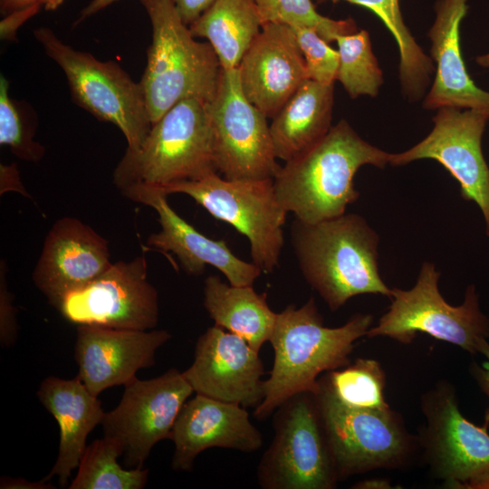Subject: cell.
I'll use <instances>...</instances> for the list:
<instances>
[{
    "mask_svg": "<svg viewBox=\"0 0 489 489\" xmlns=\"http://www.w3.org/2000/svg\"><path fill=\"white\" fill-rule=\"evenodd\" d=\"M372 322L371 314L357 313L340 327H326L312 297L300 308L291 304L277 313L269 340L273 363L264 380V397L254 408V417H268L296 394H316L320 376L350 363L354 343L367 335Z\"/></svg>",
    "mask_w": 489,
    "mask_h": 489,
    "instance_id": "obj_1",
    "label": "cell"
},
{
    "mask_svg": "<svg viewBox=\"0 0 489 489\" xmlns=\"http://www.w3.org/2000/svg\"><path fill=\"white\" fill-rule=\"evenodd\" d=\"M391 154L362 139L342 120L317 143L286 161L273 177L277 199L297 220L315 224L346 213L360 192L354 176L360 168H383Z\"/></svg>",
    "mask_w": 489,
    "mask_h": 489,
    "instance_id": "obj_2",
    "label": "cell"
},
{
    "mask_svg": "<svg viewBox=\"0 0 489 489\" xmlns=\"http://www.w3.org/2000/svg\"><path fill=\"white\" fill-rule=\"evenodd\" d=\"M291 240L300 270L331 312L366 293L390 299L379 271L378 233L352 213L307 224L295 219Z\"/></svg>",
    "mask_w": 489,
    "mask_h": 489,
    "instance_id": "obj_3",
    "label": "cell"
},
{
    "mask_svg": "<svg viewBox=\"0 0 489 489\" xmlns=\"http://www.w3.org/2000/svg\"><path fill=\"white\" fill-rule=\"evenodd\" d=\"M140 3L151 23L152 42L139 84L153 124L182 100L211 101L222 68L212 45L195 40L173 0Z\"/></svg>",
    "mask_w": 489,
    "mask_h": 489,
    "instance_id": "obj_4",
    "label": "cell"
},
{
    "mask_svg": "<svg viewBox=\"0 0 489 489\" xmlns=\"http://www.w3.org/2000/svg\"><path fill=\"white\" fill-rule=\"evenodd\" d=\"M218 173L215 164L208 102L185 99L152 124L141 147L127 150L114 169L121 191L136 186L159 187Z\"/></svg>",
    "mask_w": 489,
    "mask_h": 489,
    "instance_id": "obj_5",
    "label": "cell"
},
{
    "mask_svg": "<svg viewBox=\"0 0 489 489\" xmlns=\"http://www.w3.org/2000/svg\"><path fill=\"white\" fill-rule=\"evenodd\" d=\"M440 275L433 263L424 262L411 289H391V304L366 336L408 344L417 333H426L473 355L480 353L488 341L489 317L482 312L475 285L469 284L463 302L453 306L439 292Z\"/></svg>",
    "mask_w": 489,
    "mask_h": 489,
    "instance_id": "obj_6",
    "label": "cell"
},
{
    "mask_svg": "<svg viewBox=\"0 0 489 489\" xmlns=\"http://www.w3.org/2000/svg\"><path fill=\"white\" fill-rule=\"evenodd\" d=\"M34 35L64 72L74 102L96 119L120 129L127 150L139 149L152 126L139 82L114 62H101L74 50L47 27L34 30Z\"/></svg>",
    "mask_w": 489,
    "mask_h": 489,
    "instance_id": "obj_7",
    "label": "cell"
},
{
    "mask_svg": "<svg viewBox=\"0 0 489 489\" xmlns=\"http://www.w3.org/2000/svg\"><path fill=\"white\" fill-rule=\"evenodd\" d=\"M315 394L339 480L379 468H399L410 460L415 437L400 416L386 408H353L320 383Z\"/></svg>",
    "mask_w": 489,
    "mask_h": 489,
    "instance_id": "obj_8",
    "label": "cell"
},
{
    "mask_svg": "<svg viewBox=\"0 0 489 489\" xmlns=\"http://www.w3.org/2000/svg\"><path fill=\"white\" fill-rule=\"evenodd\" d=\"M155 188L167 196L187 195L212 216L233 225L248 239L252 261L263 273L278 266L287 212L277 199L273 178L230 180L213 173Z\"/></svg>",
    "mask_w": 489,
    "mask_h": 489,
    "instance_id": "obj_9",
    "label": "cell"
},
{
    "mask_svg": "<svg viewBox=\"0 0 489 489\" xmlns=\"http://www.w3.org/2000/svg\"><path fill=\"white\" fill-rule=\"evenodd\" d=\"M274 436L257 466L264 489H332L339 481L314 393L296 394L274 411Z\"/></svg>",
    "mask_w": 489,
    "mask_h": 489,
    "instance_id": "obj_10",
    "label": "cell"
},
{
    "mask_svg": "<svg viewBox=\"0 0 489 489\" xmlns=\"http://www.w3.org/2000/svg\"><path fill=\"white\" fill-rule=\"evenodd\" d=\"M208 110L217 172L230 180L273 178L281 166L267 117L246 99L237 68L221 69Z\"/></svg>",
    "mask_w": 489,
    "mask_h": 489,
    "instance_id": "obj_11",
    "label": "cell"
},
{
    "mask_svg": "<svg viewBox=\"0 0 489 489\" xmlns=\"http://www.w3.org/2000/svg\"><path fill=\"white\" fill-rule=\"evenodd\" d=\"M119 405L105 413L103 436L122 448L129 468L142 467L153 446L170 439L176 419L191 394L190 384L177 369L150 379L126 384Z\"/></svg>",
    "mask_w": 489,
    "mask_h": 489,
    "instance_id": "obj_12",
    "label": "cell"
},
{
    "mask_svg": "<svg viewBox=\"0 0 489 489\" xmlns=\"http://www.w3.org/2000/svg\"><path fill=\"white\" fill-rule=\"evenodd\" d=\"M57 310L77 325L152 330L158 321V294L148 280L145 256L112 264L97 279L65 296Z\"/></svg>",
    "mask_w": 489,
    "mask_h": 489,
    "instance_id": "obj_13",
    "label": "cell"
},
{
    "mask_svg": "<svg viewBox=\"0 0 489 489\" xmlns=\"http://www.w3.org/2000/svg\"><path fill=\"white\" fill-rule=\"evenodd\" d=\"M488 120L489 114L481 110L440 108L433 118L431 132L409 149L391 154L389 164L436 160L458 181L462 198L478 206L489 236V167L482 151Z\"/></svg>",
    "mask_w": 489,
    "mask_h": 489,
    "instance_id": "obj_14",
    "label": "cell"
},
{
    "mask_svg": "<svg viewBox=\"0 0 489 489\" xmlns=\"http://www.w3.org/2000/svg\"><path fill=\"white\" fill-rule=\"evenodd\" d=\"M426 425L420 446L433 475L446 488L457 487L489 469V433L465 418L454 388L436 384L421 398Z\"/></svg>",
    "mask_w": 489,
    "mask_h": 489,
    "instance_id": "obj_15",
    "label": "cell"
},
{
    "mask_svg": "<svg viewBox=\"0 0 489 489\" xmlns=\"http://www.w3.org/2000/svg\"><path fill=\"white\" fill-rule=\"evenodd\" d=\"M194 392L256 408L264 397V369L259 351L242 337L214 325L199 336L194 360L182 371Z\"/></svg>",
    "mask_w": 489,
    "mask_h": 489,
    "instance_id": "obj_16",
    "label": "cell"
},
{
    "mask_svg": "<svg viewBox=\"0 0 489 489\" xmlns=\"http://www.w3.org/2000/svg\"><path fill=\"white\" fill-rule=\"evenodd\" d=\"M111 264L107 240L82 221L64 216L45 237L33 281L57 308L65 296L97 279Z\"/></svg>",
    "mask_w": 489,
    "mask_h": 489,
    "instance_id": "obj_17",
    "label": "cell"
},
{
    "mask_svg": "<svg viewBox=\"0 0 489 489\" xmlns=\"http://www.w3.org/2000/svg\"><path fill=\"white\" fill-rule=\"evenodd\" d=\"M166 330H119L78 325L74 358L77 377L94 396L126 385L141 369L153 366L156 351L171 339Z\"/></svg>",
    "mask_w": 489,
    "mask_h": 489,
    "instance_id": "obj_18",
    "label": "cell"
},
{
    "mask_svg": "<svg viewBox=\"0 0 489 489\" xmlns=\"http://www.w3.org/2000/svg\"><path fill=\"white\" fill-rule=\"evenodd\" d=\"M122 194L133 202L152 207L158 215L160 230L150 235L147 245L175 254L183 270L201 275L206 265L216 267L235 286L253 285L263 271L253 262L235 256L224 240L211 239L179 216L168 205L167 195L149 186L129 187Z\"/></svg>",
    "mask_w": 489,
    "mask_h": 489,
    "instance_id": "obj_19",
    "label": "cell"
},
{
    "mask_svg": "<svg viewBox=\"0 0 489 489\" xmlns=\"http://www.w3.org/2000/svg\"><path fill=\"white\" fill-rule=\"evenodd\" d=\"M237 69L246 99L267 118H273L308 80L292 27L279 23L263 24Z\"/></svg>",
    "mask_w": 489,
    "mask_h": 489,
    "instance_id": "obj_20",
    "label": "cell"
},
{
    "mask_svg": "<svg viewBox=\"0 0 489 489\" xmlns=\"http://www.w3.org/2000/svg\"><path fill=\"white\" fill-rule=\"evenodd\" d=\"M175 471H191L203 451L220 447L252 453L263 446L261 432L245 408L197 394L182 407L171 431Z\"/></svg>",
    "mask_w": 489,
    "mask_h": 489,
    "instance_id": "obj_21",
    "label": "cell"
},
{
    "mask_svg": "<svg viewBox=\"0 0 489 489\" xmlns=\"http://www.w3.org/2000/svg\"><path fill=\"white\" fill-rule=\"evenodd\" d=\"M466 1L438 0L436 4V19L428 36L436 72L424 107L469 109L489 114V91L475 85L461 54L459 28L467 11Z\"/></svg>",
    "mask_w": 489,
    "mask_h": 489,
    "instance_id": "obj_22",
    "label": "cell"
},
{
    "mask_svg": "<svg viewBox=\"0 0 489 489\" xmlns=\"http://www.w3.org/2000/svg\"><path fill=\"white\" fill-rule=\"evenodd\" d=\"M37 397L60 429L57 459L43 480L47 482L56 475L59 485L63 488L80 464L88 435L101 424L105 412L98 397L92 395L77 376L72 379L45 378Z\"/></svg>",
    "mask_w": 489,
    "mask_h": 489,
    "instance_id": "obj_23",
    "label": "cell"
},
{
    "mask_svg": "<svg viewBox=\"0 0 489 489\" xmlns=\"http://www.w3.org/2000/svg\"><path fill=\"white\" fill-rule=\"evenodd\" d=\"M333 84L306 80L273 118L270 133L277 158L289 161L331 129Z\"/></svg>",
    "mask_w": 489,
    "mask_h": 489,
    "instance_id": "obj_24",
    "label": "cell"
},
{
    "mask_svg": "<svg viewBox=\"0 0 489 489\" xmlns=\"http://www.w3.org/2000/svg\"><path fill=\"white\" fill-rule=\"evenodd\" d=\"M204 306L217 325L244 339L259 351L269 341L277 313L266 301V293H257L253 285L235 286L221 281L217 275L205 280Z\"/></svg>",
    "mask_w": 489,
    "mask_h": 489,
    "instance_id": "obj_25",
    "label": "cell"
},
{
    "mask_svg": "<svg viewBox=\"0 0 489 489\" xmlns=\"http://www.w3.org/2000/svg\"><path fill=\"white\" fill-rule=\"evenodd\" d=\"M263 26L251 0H216L189 25L195 37L207 39L221 68L236 69Z\"/></svg>",
    "mask_w": 489,
    "mask_h": 489,
    "instance_id": "obj_26",
    "label": "cell"
},
{
    "mask_svg": "<svg viewBox=\"0 0 489 489\" xmlns=\"http://www.w3.org/2000/svg\"><path fill=\"white\" fill-rule=\"evenodd\" d=\"M332 1L339 0H321ZM373 12L394 36L399 51V78L402 89L411 100L420 98L430 81L433 63L416 43L406 26L399 0H344Z\"/></svg>",
    "mask_w": 489,
    "mask_h": 489,
    "instance_id": "obj_27",
    "label": "cell"
},
{
    "mask_svg": "<svg viewBox=\"0 0 489 489\" xmlns=\"http://www.w3.org/2000/svg\"><path fill=\"white\" fill-rule=\"evenodd\" d=\"M122 448L111 438L103 436L88 445L69 489H141L149 470L142 467L124 469L118 463Z\"/></svg>",
    "mask_w": 489,
    "mask_h": 489,
    "instance_id": "obj_28",
    "label": "cell"
},
{
    "mask_svg": "<svg viewBox=\"0 0 489 489\" xmlns=\"http://www.w3.org/2000/svg\"><path fill=\"white\" fill-rule=\"evenodd\" d=\"M319 381L342 405L353 408H386L385 372L371 359H357L353 363L326 372Z\"/></svg>",
    "mask_w": 489,
    "mask_h": 489,
    "instance_id": "obj_29",
    "label": "cell"
},
{
    "mask_svg": "<svg viewBox=\"0 0 489 489\" xmlns=\"http://www.w3.org/2000/svg\"><path fill=\"white\" fill-rule=\"evenodd\" d=\"M335 42L339 53L336 80L352 99L360 95L377 96L383 75L372 53L369 33L361 30L338 35Z\"/></svg>",
    "mask_w": 489,
    "mask_h": 489,
    "instance_id": "obj_30",
    "label": "cell"
},
{
    "mask_svg": "<svg viewBox=\"0 0 489 489\" xmlns=\"http://www.w3.org/2000/svg\"><path fill=\"white\" fill-rule=\"evenodd\" d=\"M255 5L263 24L279 23L290 26L302 25L313 29L326 42L335 41L338 35L357 32L352 19L333 20L320 14L312 0H251Z\"/></svg>",
    "mask_w": 489,
    "mask_h": 489,
    "instance_id": "obj_31",
    "label": "cell"
},
{
    "mask_svg": "<svg viewBox=\"0 0 489 489\" xmlns=\"http://www.w3.org/2000/svg\"><path fill=\"white\" fill-rule=\"evenodd\" d=\"M9 82L0 77V144L7 146L17 158L26 161H39L44 147L34 140L35 126L25 106L9 96Z\"/></svg>",
    "mask_w": 489,
    "mask_h": 489,
    "instance_id": "obj_32",
    "label": "cell"
},
{
    "mask_svg": "<svg viewBox=\"0 0 489 489\" xmlns=\"http://www.w3.org/2000/svg\"><path fill=\"white\" fill-rule=\"evenodd\" d=\"M303 55L308 79L331 85L336 80L339 53L312 28L291 26Z\"/></svg>",
    "mask_w": 489,
    "mask_h": 489,
    "instance_id": "obj_33",
    "label": "cell"
},
{
    "mask_svg": "<svg viewBox=\"0 0 489 489\" xmlns=\"http://www.w3.org/2000/svg\"><path fill=\"white\" fill-rule=\"evenodd\" d=\"M14 296L8 290L6 282V264L1 260L0 264V341L3 347L14 345L17 338L18 326Z\"/></svg>",
    "mask_w": 489,
    "mask_h": 489,
    "instance_id": "obj_34",
    "label": "cell"
},
{
    "mask_svg": "<svg viewBox=\"0 0 489 489\" xmlns=\"http://www.w3.org/2000/svg\"><path fill=\"white\" fill-rule=\"evenodd\" d=\"M43 5H33L28 7L9 13L0 22V37L3 41H15L17 30L35 15Z\"/></svg>",
    "mask_w": 489,
    "mask_h": 489,
    "instance_id": "obj_35",
    "label": "cell"
},
{
    "mask_svg": "<svg viewBox=\"0 0 489 489\" xmlns=\"http://www.w3.org/2000/svg\"><path fill=\"white\" fill-rule=\"evenodd\" d=\"M480 354H482L485 360L482 365L472 363L470 366V373L475 380L477 386L481 391L489 399V342H485L481 349ZM483 427L489 428V405L484 411Z\"/></svg>",
    "mask_w": 489,
    "mask_h": 489,
    "instance_id": "obj_36",
    "label": "cell"
},
{
    "mask_svg": "<svg viewBox=\"0 0 489 489\" xmlns=\"http://www.w3.org/2000/svg\"><path fill=\"white\" fill-rule=\"evenodd\" d=\"M181 19L187 25L194 23L216 0H173Z\"/></svg>",
    "mask_w": 489,
    "mask_h": 489,
    "instance_id": "obj_37",
    "label": "cell"
},
{
    "mask_svg": "<svg viewBox=\"0 0 489 489\" xmlns=\"http://www.w3.org/2000/svg\"><path fill=\"white\" fill-rule=\"evenodd\" d=\"M0 193L16 191L24 197H31L22 184L15 164L0 166Z\"/></svg>",
    "mask_w": 489,
    "mask_h": 489,
    "instance_id": "obj_38",
    "label": "cell"
},
{
    "mask_svg": "<svg viewBox=\"0 0 489 489\" xmlns=\"http://www.w3.org/2000/svg\"><path fill=\"white\" fill-rule=\"evenodd\" d=\"M64 0H0L1 14L5 15L14 11L40 4L47 11H54Z\"/></svg>",
    "mask_w": 489,
    "mask_h": 489,
    "instance_id": "obj_39",
    "label": "cell"
},
{
    "mask_svg": "<svg viewBox=\"0 0 489 489\" xmlns=\"http://www.w3.org/2000/svg\"><path fill=\"white\" fill-rule=\"evenodd\" d=\"M118 0H91L80 13L76 24L99 13Z\"/></svg>",
    "mask_w": 489,
    "mask_h": 489,
    "instance_id": "obj_40",
    "label": "cell"
},
{
    "mask_svg": "<svg viewBox=\"0 0 489 489\" xmlns=\"http://www.w3.org/2000/svg\"><path fill=\"white\" fill-rule=\"evenodd\" d=\"M457 489H489V469L461 484Z\"/></svg>",
    "mask_w": 489,
    "mask_h": 489,
    "instance_id": "obj_41",
    "label": "cell"
},
{
    "mask_svg": "<svg viewBox=\"0 0 489 489\" xmlns=\"http://www.w3.org/2000/svg\"><path fill=\"white\" fill-rule=\"evenodd\" d=\"M352 488L355 489H389L392 488L391 483L383 478H372V479H367L362 480L355 484H353Z\"/></svg>",
    "mask_w": 489,
    "mask_h": 489,
    "instance_id": "obj_42",
    "label": "cell"
},
{
    "mask_svg": "<svg viewBox=\"0 0 489 489\" xmlns=\"http://www.w3.org/2000/svg\"><path fill=\"white\" fill-rule=\"evenodd\" d=\"M476 63L483 68H489V53L476 57Z\"/></svg>",
    "mask_w": 489,
    "mask_h": 489,
    "instance_id": "obj_43",
    "label": "cell"
}]
</instances>
